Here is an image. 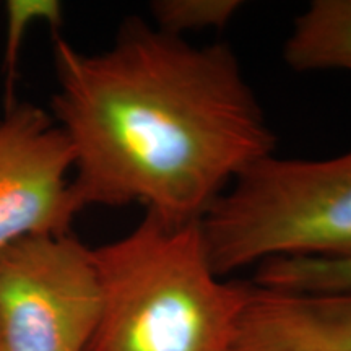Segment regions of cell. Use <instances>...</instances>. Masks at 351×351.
<instances>
[{
	"instance_id": "cell-1",
	"label": "cell",
	"mask_w": 351,
	"mask_h": 351,
	"mask_svg": "<svg viewBox=\"0 0 351 351\" xmlns=\"http://www.w3.org/2000/svg\"><path fill=\"white\" fill-rule=\"evenodd\" d=\"M52 119L73 152L72 191L90 205L140 204L171 225L202 221L271 132L226 44L194 46L129 19L98 54L54 38Z\"/></svg>"
},
{
	"instance_id": "cell-2",
	"label": "cell",
	"mask_w": 351,
	"mask_h": 351,
	"mask_svg": "<svg viewBox=\"0 0 351 351\" xmlns=\"http://www.w3.org/2000/svg\"><path fill=\"white\" fill-rule=\"evenodd\" d=\"M101 314L86 351H236L254 287L213 270L200 221L147 213L124 238L91 249Z\"/></svg>"
},
{
	"instance_id": "cell-3",
	"label": "cell",
	"mask_w": 351,
	"mask_h": 351,
	"mask_svg": "<svg viewBox=\"0 0 351 351\" xmlns=\"http://www.w3.org/2000/svg\"><path fill=\"white\" fill-rule=\"evenodd\" d=\"M200 228L219 276L271 258H350L351 150L328 160L263 158L226 189Z\"/></svg>"
},
{
	"instance_id": "cell-4",
	"label": "cell",
	"mask_w": 351,
	"mask_h": 351,
	"mask_svg": "<svg viewBox=\"0 0 351 351\" xmlns=\"http://www.w3.org/2000/svg\"><path fill=\"white\" fill-rule=\"evenodd\" d=\"M99 314L93 252L70 232L0 249L3 351H86Z\"/></svg>"
},
{
	"instance_id": "cell-5",
	"label": "cell",
	"mask_w": 351,
	"mask_h": 351,
	"mask_svg": "<svg viewBox=\"0 0 351 351\" xmlns=\"http://www.w3.org/2000/svg\"><path fill=\"white\" fill-rule=\"evenodd\" d=\"M73 152L52 116L28 103L0 119V249L16 241L67 234L82 212L72 191Z\"/></svg>"
},
{
	"instance_id": "cell-6",
	"label": "cell",
	"mask_w": 351,
	"mask_h": 351,
	"mask_svg": "<svg viewBox=\"0 0 351 351\" xmlns=\"http://www.w3.org/2000/svg\"><path fill=\"white\" fill-rule=\"evenodd\" d=\"M236 351H351V295H302L254 285Z\"/></svg>"
},
{
	"instance_id": "cell-7",
	"label": "cell",
	"mask_w": 351,
	"mask_h": 351,
	"mask_svg": "<svg viewBox=\"0 0 351 351\" xmlns=\"http://www.w3.org/2000/svg\"><path fill=\"white\" fill-rule=\"evenodd\" d=\"M283 59L301 73L351 72V0H314L295 20Z\"/></svg>"
},
{
	"instance_id": "cell-8",
	"label": "cell",
	"mask_w": 351,
	"mask_h": 351,
	"mask_svg": "<svg viewBox=\"0 0 351 351\" xmlns=\"http://www.w3.org/2000/svg\"><path fill=\"white\" fill-rule=\"evenodd\" d=\"M256 287L302 295H351V257L271 258L258 265Z\"/></svg>"
},
{
	"instance_id": "cell-9",
	"label": "cell",
	"mask_w": 351,
	"mask_h": 351,
	"mask_svg": "<svg viewBox=\"0 0 351 351\" xmlns=\"http://www.w3.org/2000/svg\"><path fill=\"white\" fill-rule=\"evenodd\" d=\"M243 5L241 0H155L150 13L160 32L184 38L187 32L225 28Z\"/></svg>"
},
{
	"instance_id": "cell-10",
	"label": "cell",
	"mask_w": 351,
	"mask_h": 351,
	"mask_svg": "<svg viewBox=\"0 0 351 351\" xmlns=\"http://www.w3.org/2000/svg\"><path fill=\"white\" fill-rule=\"evenodd\" d=\"M7 39H5V88L7 108L15 104L13 86H15L16 62L25 33L33 23H46L57 33L64 21V7L59 0H7Z\"/></svg>"
},
{
	"instance_id": "cell-11",
	"label": "cell",
	"mask_w": 351,
	"mask_h": 351,
	"mask_svg": "<svg viewBox=\"0 0 351 351\" xmlns=\"http://www.w3.org/2000/svg\"><path fill=\"white\" fill-rule=\"evenodd\" d=\"M0 351H3V350H2V345H0Z\"/></svg>"
}]
</instances>
